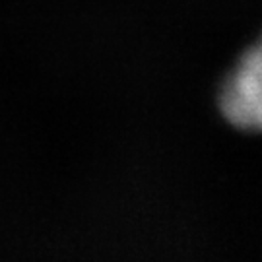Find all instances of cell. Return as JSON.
Masks as SVG:
<instances>
[{
    "label": "cell",
    "instance_id": "obj_1",
    "mask_svg": "<svg viewBox=\"0 0 262 262\" xmlns=\"http://www.w3.org/2000/svg\"><path fill=\"white\" fill-rule=\"evenodd\" d=\"M220 105L233 126L262 132V39L241 56L227 76Z\"/></svg>",
    "mask_w": 262,
    "mask_h": 262
}]
</instances>
